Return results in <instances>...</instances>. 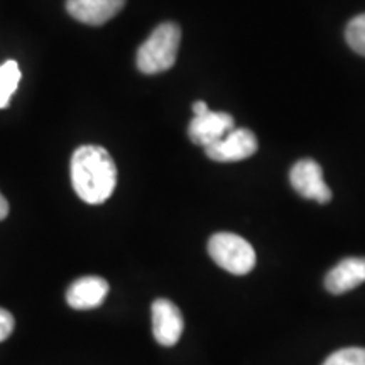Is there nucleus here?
Here are the masks:
<instances>
[{"label": "nucleus", "instance_id": "nucleus-1", "mask_svg": "<svg viewBox=\"0 0 365 365\" xmlns=\"http://www.w3.org/2000/svg\"><path fill=\"white\" fill-rule=\"evenodd\" d=\"M71 182L76 195L88 205H102L117 186V166L107 149L81 145L71 158Z\"/></svg>", "mask_w": 365, "mask_h": 365}, {"label": "nucleus", "instance_id": "nucleus-2", "mask_svg": "<svg viewBox=\"0 0 365 365\" xmlns=\"http://www.w3.org/2000/svg\"><path fill=\"white\" fill-rule=\"evenodd\" d=\"M181 43V29L175 22H163L137 49V68L144 75H158L173 68Z\"/></svg>", "mask_w": 365, "mask_h": 365}, {"label": "nucleus", "instance_id": "nucleus-3", "mask_svg": "<svg viewBox=\"0 0 365 365\" xmlns=\"http://www.w3.org/2000/svg\"><path fill=\"white\" fill-rule=\"evenodd\" d=\"M212 259L227 272L235 276L249 274L255 266V250L247 240L230 232H218L208 240Z\"/></svg>", "mask_w": 365, "mask_h": 365}, {"label": "nucleus", "instance_id": "nucleus-4", "mask_svg": "<svg viewBox=\"0 0 365 365\" xmlns=\"http://www.w3.org/2000/svg\"><path fill=\"white\" fill-rule=\"evenodd\" d=\"M257 148V137L252 130L232 129L215 144L205 148V153L217 163H237L254 156Z\"/></svg>", "mask_w": 365, "mask_h": 365}, {"label": "nucleus", "instance_id": "nucleus-5", "mask_svg": "<svg viewBox=\"0 0 365 365\" xmlns=\"http://www.w3.org/2000/svg\"><path fill=\"white\" fill-rule=\"evenodd\" d=\"M289 181L294 191L303 198L314 200L318 203H328L331 200V190L323 180L322 166L313 159H301L291 168Z\"/></svg>", "mask_w": 365, "mask_h": 365}, {"label": "nucleus", "instance_id": "nucleus-6", "mask_svg": "<svg viewBox=\"0 0 365 365\" xmlns=\"http://www.w3.org/2000/svg\"><path fill=\"white\" fill-rule=\"evenodd\" d=\"M153 333L158 344L173 346L181 339L185 322L180 308L166 298H159L153 303Z\"/></svg>", "mask_w": 365, "mask_h": 365}, {"label": "nucleus", "instance_id": "nucleus-7", "mask_svg": "<svg viewBox=\"0 0 365 365\" xmlns=\"http://www.w3.org/2000/svg\"><path fill=\"white\" fill-rule=\"evenodd\" d=\"M232 129H235V120L230 113L208 110L203 115L193 117L188 125V135L195 144L208 148Z\"/></svg>", "mask_w": 365, "mask_h": 365}, {"label": "nucleus", "instance_id": "nucleus-8", "mask_svg": "<svg viewBox=\"0 0 365 365\" xmlns=\"http://www.w3.org/2000/svg\"><path fill=\"white\" fill-rule=\"evenodd\" d=\"M125 0H66V11L73 19L88 26H102L117 16Z\"/></svg>", "mask_w": 365, "mask_h": 365}, {"label": "nucleus", "instance_id": "nucleus-9", "mask_svg": "<svg viewBox=\"0 0 365 365\" xmlns=\"http://www.w3.org/2000/svg\"><path fill=\"white\" fill-rule=\"evenodd\" d=\"M108 291L110 286L103 277L85 276L68 287L66 301L73 309H93L103 303Z\"/></svg>", "mask_w": 365, "mask_h": 365}, {"label": "nucleus", "instance_id": "nucleus-10", "mask_svg": "<svg viewBox=\"0 0 365 365\" xmlns=\"http://www.w3.org/2000/svg\"><path fill=\"white\" fill-rule=\"evenodd\" d=\"M365 282V257H346L325 277V287L331 294H344Z\"/></svg>", "mask_w": 365, "mask_h": 365}, {"label": "nucleus", "instance_id": "nucleus-11", "mask_svg": "<svg viewBox=\"0 0 365 365\" xmlns=\"http://www.w3.org/2000/svg\"><path fill=\"white\" fill-rule=\"evenodd\" d=\"M19 80L21 70L14 59L0 66V108H6L11 102V97L19 85Z\"/></svg>", "mask_w": 365, "mask_h": 365}, {"label": "nucleus", "instance_id": "nucleus-12", "mask_svg": "<svg viewBox=\"0 0 365 365\" xmlns=\"http://www.w3.org/2000/svg\"><path fill=\"white\" fill-rule=\"evenodd\" d=\"M345 38L346 43H349V46L355 53L365 56V14H360V16L354 17L349 22L345 31Z\"/></svg>", "mask_w": 365, "mask_h": 365}, {"label": "nucleus", "instance_id": "nucleus-13", "mask_svg": "<svg viewBox=\"0 0 365 365\" xmlns=\"http://www.w3.org/2000/svg\"><path fill=\"white\" fill-rule=\"evenodd\" d=\"M323 365H365V349L352 346L333 352Z\"/></svg>", "mask_w": 365, "mask_h": 365}, {"label": "nucleus", "instance_id": "nucleus-14", "mask_svg": "<svg viewBox=\"0 0 365 365\" xmlns=\"http://www.w3.org/2000/svg\"><path fill=\"white\" fill-rule=\"evenodd\" d=\"M14 325H16V322H14L11 312L0 308V341L7 340L11 336V333L14 331Z\"/></svg>", "mask_w": 365, "mask_h": 365}, {"label": "nucleus", "instance_id": "nucleus-15", "mask_svg": "<svg viewBox=\"0 0 365 365\" xmlns=\"http://www.w3.org/2000/svg\"><path fill=\"white\" fill-rule=\"evenodd\" d=\"M191 110H193V115H203V113H207L210 110V107L207 105V102H202V100H198V102L193 103Z\"/></svg>", "mask_w": 365, "mask_h": 365}, {"label": "nucleus", "instance_id": "nucleus-16", "mask_svg": "<svg viewBox=\"0 0 365 365\" xmlns=\"http://www.w3.org/2000/svg\"><path fill=\"white\" fill-rule=\"evenodd\" d=\"M9 215V202L6 196L0 193V220H4Z\"/></svg>", "mask_w": 365, "mask_h": 365}]
</instances>
